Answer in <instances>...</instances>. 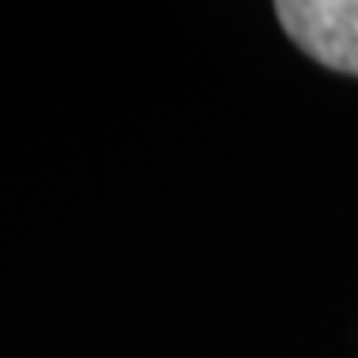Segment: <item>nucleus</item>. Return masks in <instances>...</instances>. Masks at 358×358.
I'll use <instances>...</instances> for the list:
<instances>
[{
    "mask_svg": "<svg viewBox=\"0 0 358 358\" xmlns=\"http://www.w3.org/2000/svg\"><path fill=\"white\" fill-rule=\"evenodd\" d=\"M275 13L302 53L358 77V0H279Z\"/></svg>",
    "mask_w": 358,
    "mask_h": 358,
    "instance_id": "1",
    "label": "nucleus"
}]
</instances>
